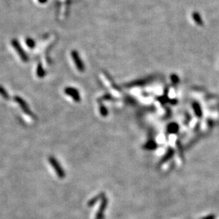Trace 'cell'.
Masks as SVG:
<instances>
[{
	"label": "cell",
	"instance_id": "277c9868",
	"mask_svg": "<svg viewBox=\"0 0 219 219\" xmlns=\"http://www.w3.org/2000/svg\"><path fill=\"white\" fill-rule=\"evenodd\" d=\"M72 57L73 58V60H75V63L77 66V68L79 71H84L85 70V68H84V65L82 62L80 58H79L78 53L76 52V51H72Z\"/></svg>",
	"mask_w": 219,
	"mask_h": 219
},
{
	"label": "cell",
	"instance_id": "7c38bea8",
	"mask_svg": "<svg viewBox=\"0 0 219 219\" xmlns=\"http://www.w3.org/2000/svg\"><path fill=\"white\" fill-rule=\"evenodd\" d=\"M193 19H194V22L197 23L198 25H199V26L203 25L202 19H201V17L199 15V13L194 12L193 14Z\"/></svg>",
	"mask_w": 219,
	"mask_h": 219
},
{
	"label": "cell",
	"instance_id": "6da1fadb",
	"mask_svg": "<svg viewBox=\"0 0 219 219\" xmlns=\"http://www.w3.org/2000/svg\"><path fill=\"white\" fill-rule=\"evenodd\" d=\"M48 162L50 165L53 167V169L56 172L58 175V177L60 179H64L65 177V172L63 168H62L59 162L57 160V159L53 156H49Z\"/></svg>",
	"mask_w": 219,
	"mask_h": 219
},
{
	"label": "cell",
	"instance_id": "5bb4252c",
	"mask_svg": "<svg viewBox=\"0 0 219 219\" xmlns=\"http://www.w3.org/2000/svg\"><path fill=\"white\" fill-rule=\"evenodd\" d=\"M100 114L101 115L103 116V117H106V116L108 115L107 109H106L104 106H100Z\"/></svg>",
	"mask_w": 219,
	"mask_h": 219
},
{
	"label": "cell",
	"instance_id": "2e32d148",
	"mask_svg": "<svg viewBox=\"0 0 219 219\" xmlns=\"http://www.w3.org/2000/svg\"><path fill=\"white\" fill-rule=\"evenodd\" d=\"M26 43H27V45H28V46H30L31 48L34 46V41L31 39H27V40H26Z\"/></svg>",
	"mask_w": 219,
	"mask_h": 219
},
{
	"label": "cell",
	"instance_id": "52a82bcc",
	"mask_svg": "<svg viewBox=\"0 0 219 219\" xmlns=\"http://www.w3.org/2000/svg\"><path fill=\"white\" fill-rule=\"evenodd\" d=\"M105 197V194L104 193H100L99 194H98V195L96 196V197H93L92 199H90L89 201H88V203H87V205H88V206H93L96 204V203L98 202L99 200H102V198Z\"/></svg>",
	"mask_w": 219,
	"mask_h": 219
},
{
	"label": "cell",
	"instance_id": "3957f363",
	"mask_svg": "<svg viewBox=\"0 0 219 219\" xmlns=\"http://www.w3.org/2000/svg\"><path fill=\"white\" fill-rule=\"evenodd\" d=\"M12 45H13V46L15 48V49H16V50H17V52H18L19 55L20 56L21 58H22L24 62L27 61L28 57H27V56H26V54L25 53V52L24 51V50H23V49L22 48V47L20 46L19 43H18V41H15V40H13V41H12Z\"/></svg>",
	"mask_w": 219,
	"mask_h": 219
},
{
	"label": "cell",
	"instance_id": "5b68a950",
	"mask_svg": "<svg viewBox=\"0 0 219 219\" xmlns=\"http://www.w3.org/2000/svg\"><path fill=\"white\" fill-rule=\"evenodd\" d=\"M65 92L67 94L70 95V97L73 99L76 102H79L80 100V97H79V93L77 92V89L72 88V87H68L65 89Z\"/></svg>",
	"mask_w": 219,
	"mask_h": 219
},
{
	"label": "cell",
	"instance_id": "8992f818",
	"mask_svg": "<svg viewBox=\"0 0 219 219\" xmlns=\"http://www.w3.org/2000/svg\"><path fill=\"white\" fill-rule=\"evenodd\" d=\"M174 155V150L172 149V148H169L168 150L167 151L166 154L163 156V158L161 159V160L160 161V165H162V164H164L166 163L169 160L171 159L173 157V155Z\"/></svg>",
	"mask_w": 219,
	"mask_h": 219
},
{
	"label": "cell",
	"instance_id": "9c48e42d",
	"mask_svg": "<svg viewBox=\"0 0 219 219\" xmlns=\"http://www.w3.org/2000/svg\"><path fill=\"white\" fill-rule=\"evenodd\" d=\"M144 149L148 150H153L157 148V145L154 140H150L144 146Z\"/></svg>",
	"mask_w": 219,
	"mask_h": 219
},
{
	"label": "cell",
	"instance_id": "ac0fdd59",
	"mask_svg": "<svg viewBox=\"0 0 219 219\" xmlns=\"http://www.w3.org/2000/svg\"><path fill=\"white\" fill-rule=\"evenodd\" d=\"M39 1H41V2L43 3V2H45V1H46V0H39Z\"/></svg>",
	"mask_w": 219,
	"mask_h": 219
},
{
	"label": "cell",
	"instance_id": "30bf717a",
	"mask_svg": "<svg viewBox=\"0 0 219 219\" xmlns=\"http://www.w3.org/2000/svg\"><path fill=\"white\" fill-rule=\"evenodd\" d=\"M179 126L176 123H172L167 126V131L169 133H176L178 132Z\"/></svg>",
	"mask_w": 219,
	"mask_h": 219
},
{
	"label": "cell",
	"instance_id": "7a4b0ae2",
	"mask_svg": "<svg viewBox=\"0 0 219 219\" xmlns=\"http://www.w3.org/2000/svg\"><path fill=\"white\" fill-rule=\"evenodd\" d=\"M108 199L106 197V196L102 198V199L101 200L99 208L98 211H97L96 216H95V219H104V214L108 206Z\"/></svg>",
	"mask_w": 219,
	"mask_h": 219
},
{
	"label": "cell",
	"instance_id": "e0dca14e",
	"mask_svg": "<svg viewBox=\"0 0 219 219\" xmlns=\"http://www.w3.org/2000/svg\"><path fill=\"white\" fill-rule=\"evenodd\" d=\"M201 219H216V216L214 214H210L206 216L203 217V218H201Z\"/></svg>",
	"mask_w": 219,
	"mask_h": 219
},
{
	"label": "cell",
	"instance_id": "ba28073f",
	"mask_svg": "<svg viewBox=\"0 0 219 219\" xmlns=\"http://www.w3.org/2000/svg\"><path fill=\"white\" fill-rule=\"evenodd\" d=\"M16 100L17 101V102H18L19 104H20V106H22L23 110H24V111H25L26 114H29V115L32 116L31 114V111H30V110H29V108H28V107L27 106V105H26V103L24 102V100L22 99L19 98V97H16ZM32 117H33V116H32Z\"/></svg>",
	"mask_w": 219,
	"mask_h": 219
},
{
	"label": "cell",
	"instance_id": "8fae6325",
	"mask_svg": "<svg viewBox=\"0 0 219 219\" xmlns=\"http://www.w3.org/2000/svg\"><path fill=\"white\" fill-rule=\"evenodd\" d=\"M193 108L196 115H197L198 117H201V116H202V110H201V108L199 104H197V103H194Z\"/></svg>",
	"mask_w": 219,
	"mask_h": 219
},
{
	"label": "cell",
	"instance_id": "9a60e30c",
	"mask_svg": "<svg viewBox=\"0 0 219 219\" xmlns=\"http://www.w3.org/2000/svg\"><path fill=\"white\" fill-rule=\"evenodd\" d=\"M0 94L2 96V97H4V99H8L9 98V95L7 94V92L4 90V89L2 87H0Z\"/></svg>",
	"mask_w": 219,
	"mask_h": 219
},
{
	"label": "cell",
	"instance_id": "4fadbf2b",
	"mask_svg": "<svg viewBox=\"0 0 219 219\" xmlns=\"http://www.w3.org/2000/svg\"><path fill=\"white\" fill-rule=\"evenodd\" d=\"M37 75L39 77H43V76L45 75V72L44 70H43V68H42V67L41 65H39V66H38V70H37Z\"/></svg>",
	"mask_w": 219,
	"mask_h": 219
}]
</instances>
